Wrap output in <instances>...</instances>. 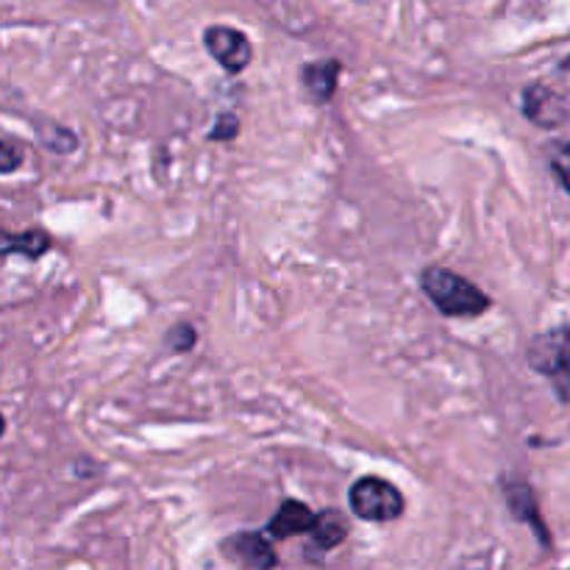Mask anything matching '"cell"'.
I'll use <instances>...</instances> for the list:
<instances>
[{
  "label": "cell",
  "instance_id": "cell-1",
  "mask_svg": "<svg viewBox=\"0 0 570 570\" xmlns=\"http://www.w3.org/2000/svg\"><path fill=\"white\" fill-rule=\"evenodd\" d=\"M421 289L445 317H479L490 309V298L460 273L432 265L421 273Z\"/></svg>",
  "mask_w": 570,
  "mask_h": 570
},
{
  "label": "cell",
  "instance_id": "cell-2",
  "mask_svg": "<svg viewBox=\"0 0 570 570\" xmlns=\"http://www.w3.org/2000/svg\"><path fill=\"white\" fill-rule=\"evenodd\" d=\"M348 504L360 521L390 523L404 515V493L387 479L362 476L351 484Z\"/></svg>",
  "mask_w": 570,
  "mask_h": 570
},
{
  "label": "cell",
  "instance_id": "cell-3",
  "mask_svg": "<svg viewBox=\"0 0 570 570\" xmlns=\"http://www.w3.org/2000/svg\"><path fill=\"white\" fill-rule=\"evenodd\" d=\"M527 360L532 371H538L540 376H570V326L551 328V332L534 337L532 345H529Z\"/></svg>",
  "mask_w": 570,
  "mask_h": 570
},
{
  "label": "cell",
  "instance_id": "cell-4",
  "mask_svg": "<svg viewBox=\"0 0 570 570\" xmlns=\"http://www.w3.org/2000/svg\"><path fill=\"white\" fill-rule=\"evenodd\" d=\"M204 48L226 72H243L254 59V45L232 26H209L204 31Z\"/></svg>",
  "mask_w": 570,
  "mask_h": 570
},
{
  "label": "cell",
  "instance_id": "cell-5",
  "mask_svg": "<svg viewBox=\"0 0 570 570\" xmlns=\"http://www.w3.org/2000/svg\"><path fill=\"white\" fill-rule=\"evenodd\" d=\"M223 551H226L228 560L239 562V566H248V568H276L278 566V557L273 551V546L262 538L259 532H239L234 538H228L223 543Z\"/></svg>",
  "mask_w": 570,
  "mask_h": 570
},
{
  "label": "cell",
  "instance_id": "cell-6",
  "mask_svg": "<svg viewBox=\"0 0 570 570\" xmlns=\"http://www.w3.org/2000/svg\"><path fill=\"white\" fill-rule=\"evenodd\" d=\"M340 72H343V65H340L337 59H321L304 65L301 67V81H304L306 95H309L315 104H328V100L337 95Z\"/></svg>",
  "mask_w": 570,
  "mask_h": 570
},
{
  "label": "cell",
  "instance_id": "cell-7",
  "mask_svg": "<svg viewBox=\"0 0 570 570\" xmlns=\"http://www.w3.org/2000/svg\"><path fill=\"white\" fill-rule=\"evenodd\" d=\"M312 523H315V512H312L304 501L287 499L278 507L276 515L271 518V523H267V534L276 540H289L309 532Z\"/></svg>",
  "mask_w": 570,
  "mask_h": 570
},
{
  "label": "cell",
  "instance_id": "cell-8",
  "mask_svg": "<svg viewBox=\"0 0 570 570\" xmlns=\"http://www.w3.org/2000/svg\"><path fill=\"white\" fill-rule=\"evenodd\" d=\"M523 115L543 128H554L566 120V106L543 83H534L523 92Z\"/></svg>",
  "mask_w": 570,
  "mask_h": 570
},
{
  "label": "cell",
  "instance_id": "cell-9",
  "mask_svg": "<svg viewBox=\"0 0 570 570\" xmlns=\"http://www.w3.org/2000/svg\"><path fill=\"white\" fill-rule=\"evenodd\" d=\"M306 534L312 538V549L332 551L337 549L340 543H345V538H348V521H345L343 512L337 510L317 512L315 523H312V529Z\"/></svg>",
  "mask_w": 570,
  "mask_h": 570
},
{
  "label": "cell",
  "instance_id": "cell-10",
  "mask_svg": "<svg viewBox=\"0 0 570 570\" xmlns=\"http://www.w3.org/2000/svg\"><path fill=\"white\" fill-rule=\"evenodd\" d=\"M50 234L42 232V228H31V232H20L11 234L0 228V256H11L20 254L26 259L37 262L39 256H45L50 250Z\"/></svg>",
  "mask_w": 570,
  "mask_h": 570
},
{
  "label": "cell",
  "instance_id": "cell-11",
  "mask_svg": "<svg viewBox=\"0 0 570 570\" xmlns=\"http://www.w3.org/2000/svg\"><path fill=\"white\" fill-rule=\"evenodd\" d=\"M504 493H507V501H510V507H512V515L521 518V521H527L529 527L540 534V540H543V543H549V534H546L543 518H540V512H538V499H534L532 488L523 482H510V484H504Z\"/></svg>",
  "mask_w": 570,
  "mask_h": 570
},
{
  "label": "cell",
  "instance_id": "cell-12",
  "mask_svg": "<svg viewBox=\"0 0 570 570\" xmlns=\"http://www.w3.org/2000/svg\"><path fill=\"white\" fill-rule=\"evenodd\" d=\"M37 137L53 154H72L78 148V137L65 126H37Z\"/></svg>",
  "mask_w": 570,
  "mask_h": 570
},
{
  "label": "cell",
  "instance_id": "cell-13",
  "mask_svg": "<svg viewBox=\"0 0 570 570\" xmlns=\"http://www.w3.org/2000/svg\"><path fill=\"white\" fill-rule=\"evenodd\" d=\"M165 343L176 354H189L195 348V343H198V332H195L193 323H178V326H173V332H167Z\"/></svg>",
  "mask_w": 570,
  "mask_h": 570
},
{
  "label": "cell",
  "instance_id": "cell-14",
  "mask_svg": "<svg viewBox=\"0 0 570 570\" xmlns=\"http://www.w3.org/2000/svg\"><path fill=\"white\" fill-rule=\"evenodd\" d=\"M549 161H551V170L557 173V178H560V184L570 195V142L551 145Z\"/></svg>",
  "mask_w": 570,
  "mask_h": 570
},
{
  "label": "cell",
  "instance_id": "cell-15",
  "mask_svg": "<svg viewBox=\"0 0 570 570\" xmlns=\"http://www.w3.org/2000/svg\"><path fill=\"white\" fill-rule=\"evenodd\" d=\"M239 134V117L234 111H223L217 115L215 128L209 131V139H217V142H234Z\"/></svg>",
  "mask_w": 570,
  "mask_h": 570
},
{
  "label": "cell",
  "instance_id": "cell-16",
  "mask_svg": "<svg viewBox=\"0 0 570 570\" xmlns=\"http://www.w3.org/2000/svg\"><path fill=\"white\" fill-rule=\"evenodd\" d=\"M22 165V150L14 148L11 142L0 139V176H9Z\"/></svg>",
  "mask_w": 570,
  "mask_h": 570
},
{
  "label": "cell",
  "instance_id": "cell-17",
  "mask_svg": "<svg viewBox=\"0 0 570 570\" xmlns=\"http://www.w3.org/2000/svg\"><path fill=\"white\" fill-rule=\"evenodd\" d=\"M6 434V417H3V412H0V438H3Z\"/></svg>",
  "mask_w": 570,
  "mask_h": 570
},
{
  "label": "cell",
  "instance_id": "cell-18",
  "mask_svg": "<svg viewBox=\"0 0 570 570\" xmlns=\"http://www.w3.org/2000/svg\"><path fill=\"white\" fill-rule=\"evenodd\" d=\"M566 65H568V67H570V59H568V61H566Z\"/></svg>",
  "mask_w": 570,
  "mask_h": 570
}]
</instances>
